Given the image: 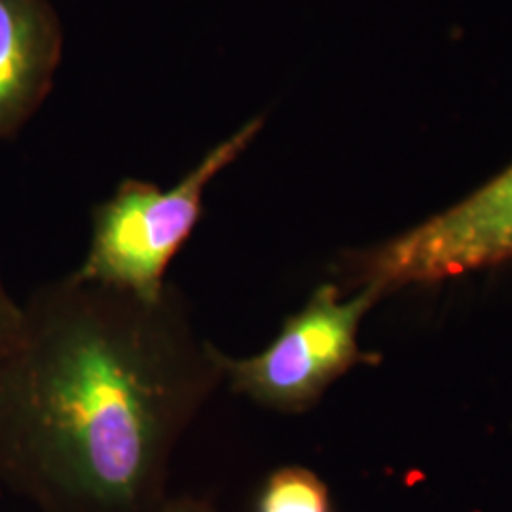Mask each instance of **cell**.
<instances>
[{
    "instance_id": "cell-1",
    "label": "cell",
    "mask_w": 512,
    "mask_h": 512,
    "mask_svg": "<svg viewBox=\"0 0 512 512\" xmlns=\"http://www.w3.org/2000/svg\"><path fill=\"white\" fill-rule=\"evenodd\" d=\"M222 382L173 283L145 300L50 281L0 351V484L38 512H162L175 450Z\"/></svg>"
},
{
    "instance_id": "cell-2",
    "label": "cell",
    "mask_w": 512,
    "mask_h": 512,
    "mask_svg": "<svg viewBox=\"0 0 512 512\" xmlns=\"http://www.w3.org/2000/svg\"><path fill=\"white\" fill-rule=\"evenodd\" d=\"M262 128V116L247 120L171 188L139 179L120 183L93 209L90 249L73 274L145 300L160 298L169 264L202 219L207 188L238 162Z\"/></svg>"
},
{
    "instance_id": "cell-3",
    "label": "cell",
    "mask_w": 512,
    "mask_h": 512,
    "mask_svg": "<svg viewBox=\"0 0 512 512\" xmlns=\"http://www.w3.org/2000/svg\"><path fill=\"white\" fill-rule=\"evenodd\" d=\"M378 300L370 289L346 298L340 285L323 283L302 310L285 319L268 348L245 359L220 351L224 382L275 412H308L353 366L374 363L359 348V327Z\"/></svg>"
},
{
    "instance_id": "cell-4",
    "label": "cell",
    "mask_w": 512,
    "mask_h": 512,
    "mask_svg": "<svg viewBox=\"0 0 512 512\" xmlns=\"http://www.w3.org/2000/svg\"><path fill=\"white\" fill-rule=\"evenodd\" d=\"M512 260V164L448 209L344 260L349 287L384 298L406 285L486 270Z\"/></svg>"
},
{
    "instance_id": "cell-5",
    "label": "cell",
    "mask_w": 512,
    "mask_h": 512,
    "mask_svg": "<svg viewBox=\"0 0 512 512\" xmlns=\"http://www.w3.org/2000/svg\"><path fill=\"white\" fill-rule=\"evenodd\" d=\"M61 54L63 31L50 0H0V139L37 112Z\"/></svg>"
},
{
    "instance_id": "cell-6",
    "label": "cell",
    "mask_w": 512,
    "mask_h": 512,
    "mask_svg": "<svg viewBox=\"0 0 512 512\" xmlns=\"http://www.w3.org/2000/svg\"><path fill=\"white\" fill-rule=\"evenodd\" d=\"M255 512H332L329 486L306 467H281L266 478Z\"/></svg>"
},
{
    "instance_id": "cell-7",
    "label": "cell",
    "mask_w": 512,
    "mask_h": 512,
    "mask_svg": "<svg viewBox=\"0 0 512 512\" xmlns=\"http://www.w3.org/2000/svg\"><path fill=\"white\" fill-rule=\"evenodd\" d=\"M23 323V304L16 302L8 293L0 272V351L10 348L18 338Z\"/></svg>"
},
{
    "instance_id": "cell-8",
    "label": "cell",
    "mask_w": 512,
    "mask_h": 512,
    "mask_svg": "<svg viewBox=\"0 0 512 512\" xmlns=\"http://www.w3.org/2000/svg\"><path fill=\"white\" fill-rule=\"evenodd\" d=\"M162 512H219L217 507L213 505V501H209L207 497L202 495L184 494L179 497H169L167 505Z\"/></svg>"
}]
</instances>
